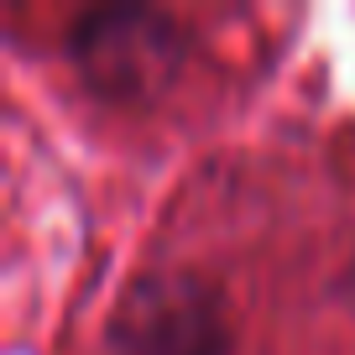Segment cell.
Returning a JSON list of instances; mask_svg holds the SVG:
<instances>
[{
	"instance_id": "obj_1",
	"label": "cell",
	"mask_w": 355,
	"mask_h": 355,
	"mask_svg": "<svg viewBox=\"0 0 355 355\" xmlns=\"http://www.w3.org/2000/svg\"><path fill=\"white\" fill-rule=\"evenodd\" d=\"M110 355H230L225 298L193 266L152 261L121 288L105 324Z\"/></svg>"
},
{
	"instance_id": "obj_2",
	"label": "cell",
	"mask_w": 355,
	"mask_h": 355,
	"mask_svg": "<svg viewBox=\"0 0 355 355\" xmlns=\"http://www.w3.org/2000/svg\"><path fill=\"white\" fill-rule=\"evenodd\" d=\"M78 73L89 89L110 100H146L183 63V37L162 11L146 6H105V11L78 16L68 37Z\"/></svg>"
}]
</instances>
